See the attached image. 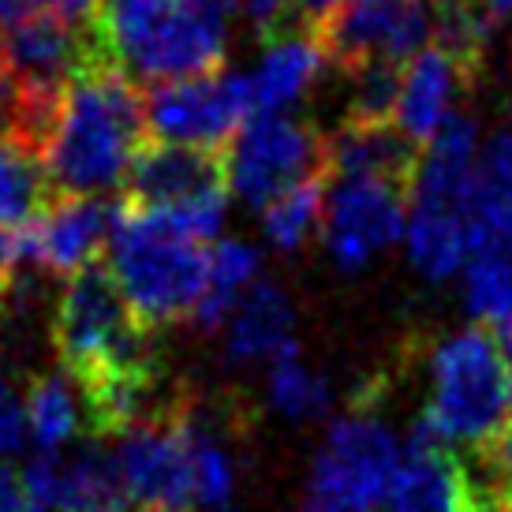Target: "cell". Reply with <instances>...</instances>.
<instances>
[{"instance_id":"obj_38","label":"cell","mask_w":512,"mask_h":512,"mask_svg":"<svg viewBox=\"0 0 512 512\" xmlns=\"http://www.w3.org/2000/svg\"><path fill=\"white\" fill-rule=\"evenodd\" d=\"M8 109H12V79L0 64V128H8Z\"/></svg>"},{"instance_id":"obj_34","label":"cell","mask_w":512,"mask_h":512,"mask_svg":"<svg viewBox=\"0 0 512 512\" xmlns=\"http://www.w3.org/2000/svg\"><path fill=\"white\" fill-rule=\"evenodd\" d=\"M42 12H49V0H0V34Z\"/></svg>"},{"instance_id":"obj_14","label":"cell","mask_w":512,"mask_h":512,"mask_svg":"<svg viewBox=\"0 0 512 512\" xmlns=\"http://www.w3.org/2000/svg\"><path fill=\"white\" fill-rule=\"evenodd\" d=\"M423 146L397 128V120H344L329 135V184L385 180L404 191L415 187Z\"/></svg>"},{"instance_id":"obj_37","label":"cell","mask_w":512,"mask_h":512,"mask_svg":"<svg viewBox=\"0 0 512 512\" xmlns=\"http://www.w3.org/2000/svg\"><path fill=\"white\" fill-rule=\"evenodd\" d=\"M15 266V228H0V288L8 285Z\"/></svg>"},{"instance_id":"obj_1","label":"cell","mask_w":512,"mask_h":512,"mask_svg":"<svg viewBox=\"0 0 512 512\" xmlns=\"http://www.w3.org/2000/svg\"><path fill=\"white\" fill-rule=\"evenodd\" d=\"M150 143L146 98L120 64L79 72L68 83L64 113L42 165L57 195H101L131 169Z\"/></svg>"},{"instance_id":"obj_19","label":"cell","mask_w":512,"mask_h":512,"mask_svg":"<svg viewBox=\"0 0 512 512\" xmlns=\"http://www.w3.org/2000/svg\"><path fill=\"white\" fill-rule=\"evenodd\" d=\"M326 60V49L311 30H292V34L266 42L258 68L247 75L255 116H281L288 105L307 98V90L318 83Z\"/></svg>"},{"instance_id":"obj_29","label":"cell","mask_w":512,"mask_h":512,"mask_svg":"<svg viewBox=\"0 0 512 512\" xmlns=\"http://www.w3.org/2000/svg\"><path fill=\"white\" fill-rule=\"evenodd\" d=\"M460 460L471 479L479 512H501L505 505H512V415L494 434L468 445V456Z\"/></svg>"},{"instance_id":"obj_16","label":"cell","mask_w":512,"mask_h":512,"mask_svg":"<svg viewBox=\"0 0 512 512\" xmlns=\"http://www.w3.org/2000/svg\"><path fill=\"white\" fill-rule=\"evenodd\" d=\"M479 131L464 113H449L434 139L423 146L419 176L412 187V210L468 214L471 184L479 169Z\"/></svg>"},{"instance_id":"obj_36","label":"cell","mask_w":512,"mask_h":512,"mask_svg":"<svg viewBox=\"0 0 512 512\" xmlns=\"http://www.w3.org/2000/svg\"><path fill=\"white\" fill-rule=\"evenodd\" d=\"M187 4H191V8H199L202 15L217 19V23H228V19L243 8V0H187Z\"/></svg>"},{"instance_id":"obj_28","label":"cell","mask_w":512,"mask_h":512,"mask_svg":"<svg viewBox=\"0 0 512 512\" xmlns=\"http://www.w3.org/2000/svg\"><path fill=\"white\" fill-rule=\"evenodd\" d=\"M329 199V176H314L303 180L292 191L277 195V199L262 210V232L277 251H296L299 243L311 236V228L326 217Z\"/></svg>"},{"instance_id":"obj_42","label":"cell","mask_w":512,"mask_h":512,"mask_svg":"<svg viewBox=\"0 0 512 512\" xmlns=\"http://www.w3.org/2000/svg\"><path fill=\"white\" fill-rule=\"evenodd\" d=\"M217 512H236V509H232V505H228V509H217Z\"/></svg>"},{"instance_id":"obj_12","label":"cell","mask_w":512,"mask_h":512,"mask_svg":"<svg viewBox=\"0 0 512 512\" xmlns=\"http://www.w3.org/2000/svg\"><path fill=\"white\" fill-rule=\"evenodd\" d=\"M412 202V191L385 180H341L329 184L326 217V247L341 270H359L374 251L400 240L404 232V210Z\"/></svg>"},{"instance_id":"obj_43","label":"cell","mask_w":512,"mask_h":512,"mask_svg":"<svg viewBox=\"0 0 512 512\" xmlns=\"http://www.w3.org/2000/svg\"><path fill=\"white\" fill-rule=\"evenodd\" d=\"M501 512H512V505H505V509H501Z\"/></svg>"},{"instance_id":"obj_18","label":"cell","mask_w":512,"mask_h":512,"mask_svg":"<svg viewBox=\"0 0 512 512\" xmlns=\"http://www.w3.org/2000/svg\"><path fill=\"white\" fill-rule=\"evenodd\" d=\"M471 83H475V72H468L460 60H453L434 45L423 49L404 68V86H400L397 116H393L397 128L419 146H427L434 139V131L445 124V116L453 113L456 94Z\"/></svg>"},{"instance_id":"obj_17","label":"cell","mask_w":512,"mask_h":512,"mask_svg":"<svg viewBox=\"0 0 512 512\" xmlns=\"http://www.w3.org/2000/svg\"><path fill=\"white\" fill-rule=\"evenodd\" d=\"M468 251L512 255V124L486 143L468 199Z\"/></svg>"},{"instance_id":"obj_35","label":"cell","mask_w":512,"mask_h":512,"mask_svg":"<svg viewBox=\"0 0 512 512\" xmlns=\"http://www.w3.org/2000/svg\"><path fill=\"white\" fill-rule=\"evenodd\" d=\"M0 512H27V490L23 479L8 464H0Z\"/></svg>"},{"instance_id":"obj_20","label":"cell","mask_w":512,"mask_h":512,"mask_svg":"<svg viewBox=\"0 0 512 512\" xmlns=\"http://www.w3.org/2000/svg\"><path fill=\"white\" fill-rule=\"evenodd\" d=\"M292 303L277 285L255 281L236 303L228 318L225 333V356L228 363H258V359H277L292 341Z\"/></svg>"},{"instance_id":"obj_41","label":"cell","mask_w":512,"mask_h":512,"mask_svg":"<svg viewBox=\"0 0 512 512\" xmlns=\"http://www.w3.org/2000/svg\"><path fill=\"white\" fill-rule=\"evenodd\" d=\"M4 303H8V299H4V288H0V314H4Z\"/></svg>"},{"instance_id":"obj_4","label":"cell","mask_w":512,"mask_h":512,"mask_svg":"<svg viewBox=\"0 0 512 512\" xmlns=\"http://www.w3.org/2000/svg\"><path fill=\"white\" fill-rule=\"evenodd\" d=\"M512 415L509 370L490 326L456 333L434 356V393L419 423L445 445H475Z\"/></svg>"},{"instance_id":"obj_25","label":"cell","mask_w":512,"mask_h":512,"mask_svg":"<svg viewBox=\"0 0 512 512\" xmlns=\"http://www.w3.org/2000/svg\"><path fill=\"white\" fill-rule=\"evenodd\" d=\"M408 255H412V266L427 281H449L471 258L464 214L412 210V221H408Z\"/></svg>"},{"instance_id":"obj_40","label":"cell","mask_w":512,"mask_h":512,"mask_svg":"<svg viewBox=\"0 0 512 512\" xmlns=\"http://www.w3.org/2000/svg\"><path fill=\"white\" fill-rule=\"evenodd\" d=\"M27 512H53V509H42V505H34V501H27Z\"/></svg>"},{"instance_id":"obj_27","label":"cell","mask_w":512,"mask_h":512,"mask_svg":"<svg viewBox=\"0 0 512 512\" xmlns=\"http://www.w3.org/2000/svg\"><path fill=\"white\" fill-rule=\"evenodd\" d=\"M270 404L292 423H314L329 412L333 393L322 374H314L296 344H288L270 363Z\"/></svg>"},{"instance_id":"obj_8","label":"cell","mask_w":512,"mask_h":512,"mask_svg":"<svg viewBox=\"0 0 512 512\" xmlns=\"http://www.w3.org/2000/svg\"><path fill=\"white\" fill-rule=\"evenodd\" d=\"M135 322L139 318L131 314V303L113 270L90 262L72 273L53 311V348L64 374L72 382L94 374Z\"/></svg>"},{"instance_id":"obj_2","label":"cell","mask_w":512,"mask_h":512,"mask_svg":"<svg viewBox=\"0 0 512 512\" xmlns=\"http://www.w3.org/2000/svg\"><path fill=\"white\" fill-rule=\"evenodd\" d=\"M225 27L187 0H101V30L120 68L146 86L217 75L225 68Z\"/></svg>"},{"instance_id":"obj_21","label":"cell","mask_w":512,"mask_h":512,"mask_svg":"<svg viewBox=\"0 0 512 512\" xmlns=\"http://www.w3.org/2000/svg\"><path fill=\"white\" fill-rule=\"evenodd\" d=\"M135 501L128 494L124 471L116 453L101 445H86L60 471L57 512H131Z\"/></svg>"},{"instance_id":"obj_22","label":"cell","mask_w":512,"mask_h":512,"mask_svg":"<svg viewBox=\"0 0 512 512\" xmlns=\"http://www.w3.org/2000/svg\"><path fill=\"white\" fill-rule=\"evenodd\" d=\"M57 199L60 195L42 157L0 135V228H23L38 221Z\"/></svg>"},{"instance_id":"obj_13","label":"cell","mask_w":512,"mask_h":512,"mask_svg":"<svg viewBox=\"0 0 512 512\" xmlns=\"http://www.w3.org/2000/svg\"><path fill=\"white\" fill-rule=\"evenodd\" d=\"M382 512H479L471 479L453 445L427 430L412 427V438L400 449V464L385 490Z\"/></svg>"},{"instance_id":"obj_33","label":"cell","mask_w":512,"mask_h":512,"mask_svg":"<svg viewBox=\"0 0 512 512\" xmlns=\"http://www.w3.org/2000/svg\"><path fill=\"white\" fill-rule=\"evenodd\" d=\"M341 4H344V0H288L296 27L311 30V34H318V30L326 27L329 19L341 12Z\"/></svg>"},{"instance_id":"obj_31","label":"cell","mask_w":512,"mask_h":512,"mask_svg":"<svg viewBox=\"0 0 512 512\" xmlns=\"http://www.w3.org/2000/svg\"><path fill=\"white\" fill-rule=\"evenodd\" d=\"M404 68L400 60H370L352 72V105L348 120H393L397 116L400 86H404Z\"/></svg>"},{"instance_id":"obj_3","label":"cell","mask_w":512,"mask_h":512,"mask_svg":"<svg viewBox=\"0 0 512 512\" xmlns=\"http://www.w3.org/2000/svg\"><path fill=\"white\" fill-rule=\"evenodd\" d=\"M113 273L131 314L150 329L191 322L210 285V247L180 236L161 214H143L124 202V217L109 243Z\"/></svg>"},{"instance_id":"obj_15","label":"cell","mask_w":512,"mask_h":512,"mask_svg":"<svg viewBox=\"0 0 512 512\" xmlns=\"http://www.w3.org/2000/svg\"><path fill=\"white\" fill-rule=\"evenodd\" d=\"M124 217V199L101 195H60L49 214L38 217V258L49 273L72 277L83 266L98 262L101 247L113 243Z\"/></svg>"},{"instance_id":"obj_30","label":"cell","mask_w":512,"mask_h":512,"mask_svg":"<svg viewBox=\"0 0 512 512\" xmlns=\"http://www.w3.org/2000/svg\"><path fill=\"white\" fill-rule=\"evenodd\" d=\"M468 311L479 326H501L512 318V255H475L464 273Z\"/></svg>"},{"instance_id":"obj_10","label":"cell","mask_w":512,"mask_h":512,"mask_svg":"<svg viewBox=\"0 0 512 512\" xmlns=\"http://www.w3.org/2000/svg\"><path fill=\"white\" fill-rule=\"evenodd\" d=\"M318 42L348 75L382 57L408 64L434 42L430 0H344Z\"/></svg>"},{"instance_id":"obj_5","label":"cell","mask_w":512,"mask_h":512,"mask_svg":"<svg viewBox=\"0 0 512 512\" xmlns=\"http://www.w3.org/2000/svg\"><path fill=\"white\" fill-rule=\"evenodd\" d=\"M400 445L370 412V393H356L352 412L333 419L322 453L314 456L303 512H374L393 483Z\"/></svg>"},{"instance_id":"obj_7","label":"cell","mask_w":512,"mask_h":512,"mask_svg":"<svg viewBox=\"0 0 512 512\" xmlns=\"http://www.w3.org/2000/svg\"><path fill=\"white\" fill-rule=\"evenodd\" d=\"M146 128L157 143L210 146L225 150L236 131L255 120L251 79L247 75H199L143 90Z\"/></svg>"},{"instance_id":"obj_11","label":"cell","mask_w":512,"mask_h":512,"mask_svg":"<svg viewBox=\"0 0 512 512\" xmlns=\"http://www.w3.org/2000/svg\"><path fill=\"white\" fill-rule=\"evenodd\" d=\"M228 191L225 150L180 143H150L135 154L124 176V202L143 214H169Z\"/></svg>"},{"instance_id":"obj_6","label":"cell","mask_w":512,"mask_h":512,"mask_svg":"<svg viewBox=\"0 0 512 512\" xmlns=\"http://www.w3.org/2000/svg\"><path fill=\"white\" fill-rule=\"evenodd\" d=\"M228 187L266 210L277 195L303 180L329 176V139L311 120L292 116H255L225 146Z\"/></svg>"},{"instance_id":"obj_23","label":"cell","mask_w":512,"mask_h":512,"mask_svg":"<svg viewBox=\"0 0 512 512\" xmlns=\"http://www.w3.org/2000/svg\"><path fill=\"white\" fill-rule=\"evenodd\" d=\"M23 408H27V427L38 453H60V445L86 427L83 400L75 397L68 374L60 370H42L30 378Z\"/></svg>"},{"instance_id":"obj_32","label":"cell","mask_w":512,"mask_h":512,"mask_svg":"<svg viewBox=\"0 0 512 512\" xmlns=\"http://www.w3.org/2000/svg\"><path fill=\"white\" fill-rule=\"evenodd\" d=\"M23 434H27V408L12 393V385L0 382V460L23 445Z\"/></svg>"},{"instance_id":"obj_9","label":"cell","mask_w":512,"mask_h":512,"mask_svg":"<svg viewBox=\"0 0 512 512\" xmlns=\"http://www.w3.org/2000/svg\"><path fill=\"white\" fill-rule=\"evenodd\" d=\"M187 393L169 412L120 434V471L143 512H187L195 505V468L187 438Z\"/></svg>"},{"instance_id":"obj_26","label":"cell","mask_w":512,"mask_h":512,"mask_svg":"<svg viewBox=\"0 0 512 512\" xmlns=\"http://www.w3.org/2000/svg\"><path fill=\"white\" fill-rule=\"evenodd\" d=\"M494 19L498 15L483 0H430V23H434L430 45L460 60L468 72H479Z\"/></svg>"},{"instance_id":"obj_39","label":"cell","mask_w":512,"mask_h":512,"mask_svg":"<svg viewBox=\"0 0 512 512\" xmlns=\"http://www.w3.org/2000/svg\"><path fill=\"white\" fill-rule=\"evenodd\" d=\"M494 15H512V0H483Z\"/></svg>"},{"instance_id":"obj_24","label":"cell","mask_w":512,"mask_h":512,"mask_svg":"<svg viewBox=\"0 0 512 512\" xmlns=\"http://www.w3.org/2000/svg\"><path fill=\"white\" fill-rule=\"evenodd\" d=\"M258 270V251L243 240H221L210 247V285L206 296L195 307L191 322L202 333H217L221 326H228V318L236 311V303L243 299V292L255 285Z\"/></svg>"}]
</instances>
